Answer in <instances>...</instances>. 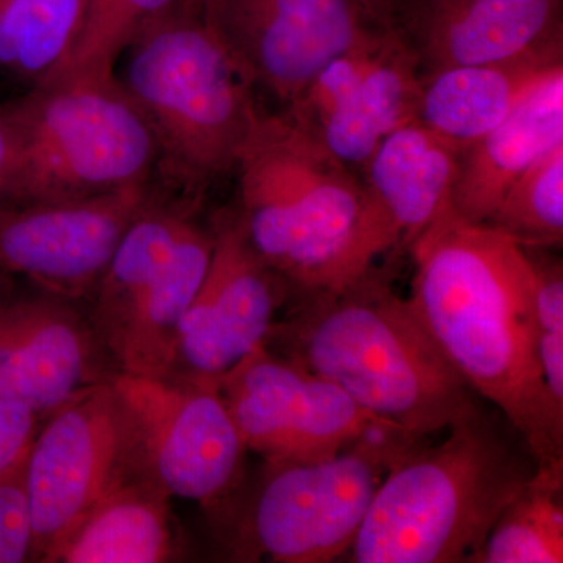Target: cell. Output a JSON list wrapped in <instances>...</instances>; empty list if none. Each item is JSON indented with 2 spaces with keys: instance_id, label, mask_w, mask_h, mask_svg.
Masks as SVG:
<instances>
[{
  "instance_id": "6da1fadb",
  "label": "cell",
  "mask_w": 563,
  "mask_h": 563,
  "mask_svg": "<svg viewBox=\"0 0 563 563\" xmlns=\"http://www.w3.org/2000/svg\"><path fill=\"white\" fill-rule=\"evenodd\" d=\"M409 250V301L444 357L520 432L537 462L561 461L563 420L548 398L537 357L523 246L462 220L450 206Z\"/></svg>"
},
{
  "instance_id": "7a4b0ae2",
  "label": "cell",
  "mask_w": 563,
  "mask_h": 563,
  "mask_svg": "<svg viewBox=\"0 0 563 563\" xmlns=\"http://www.w3.org/2000/svg\"><path fill=\"white\" fill-rule=\"evenodd\" d=\"M263 346L342 388L362 409L424 440L481 406L444 357L390 268L333 291L291 295Z\"/></svg>"
},
{
  "instance_id": "3957f363",
  "label": "cell",
  "mask_w": 563,
  "mask_h": 563,
  "mask_svg": "<svg viewBox=\"0 0 563 563\" xmlns=\"http://www.w3.org/2000/svg\"><path fill=\"white\" fill-rule=\"evenodd\" d=\"M235 169L244 232L291 295L340 290L401 244L362 177L284 113L261 114Z\"/></svg>"
},
{
  "instance_id": "277c9868",
  "label": "cell",
  "mask_w": 563,
  "mask_h": 563,
  "mask_svg": "<svg viewBox=\"0 0 563 563\" xmlns=\"http://www.w3.org/2000/svg\"><path fill=\"white\" fill-rule=\"evenodd\" d=\"M437 446L391 463L350 550L355 563L474 562L499 515L536 472L517 429L483 406Z\"/></svg>"
},
{
  "instance_id": "5b68a950",
  "label": "cell",
  "mask_w": 563,
  "mask_h": 563,
  "mask_svg": "<svg viewBox=\"0 0 563 563\" xmlns=\"http://www.w3.org/2000/svg\"><path fill=\"white\" fill-rule=\"evenodd\" d=\"M118 65L157 141L158 163L176 180L199 187L235 169L262 114L255 84L192 0L143 25Z\"/></svg>"
},
{
  "instance_id": "8992f818",
  "label": "cell",
  "mask_w": 563,
  "mask_h": 563,
  "mask_svg": "<svg viewBox=\"0 0 563 563\" xmlns=\"http://www.w3.org/2000/svg\"><path fill=\"white\" fill-rule=\"evenodd\" d=\"M3 109L10 169L2 209L146 184L157 168L154 133L117 74L52 79Z\"/></svg>"
},
{
  "instance_id": "52a82bcc",
  "label": "cell",
  "mask_w": 563,
  "mask_h": 563,
  "mask_svg": "<svg viewBox=\"0 0 563 563\" xmlns=\"http://www.w3.org/2000/svg\"><path fill=\"white\" fill-rule=\"evenodd\" d=\"M211 252L213 231L179 206L152 199L132 222L92 290L91 324L118 373L173 376L181 318Z\"/></svg>"
},
{
  "instance_id": "ba28073f",
  "label": "cell",
  "mask_w": 563,
  "mask_h": 563,
  "mask_svg": "<svg viewBox=\"0 0 563 563\" xmlns=\"http://www.w3.org/2000/svg\"><path fill=\"white\" fill-rule=\"evenodd\" d=\"M422 440L377 428L329 461L268 463L236 523L243 558L328 563L350 553L391 463Z\"/></svg>"
},
{
  "instance_id": "9c48e42d",
  "label": "cell",
  "mask_w": 563,
  "mask_h": 563,
  "mask_svg": "<svg viewBox=\"0 0 563 563\" xmlns=\"http://www.w3.org/2000/svg\"><path fill=\"white\" fill-rule=\"evenodd\" d=\"M143 473L135 426L113 380L85 388L46 415L25 463L33 562L54 563L88 515Z\"/></svg>"
},
{
  "instance_id": "30bf717a",
  "label": "cell",
  "mask_w": 563,
  "mask_h": 563,
  "mask_svg": "<svg viewBox=\"0 0 563 563\" xmlns=\"http://www.w3.org/2000/svg\"><path fill=\"white\" fill-rule=\"evenodd\" d=\"M111 380L131 412L144 473L169 496L231 523L247 448L217 380L125 373Z\"/></svg>"
},
{
  "instance_id": "8fae6325",
  "label": "cell",
  "mask_w": 563,
  "mask_h": 563,
  "mask_svg": "<svg viewBox=\"0 0 563 563\" xmlns=\"http://www.w3.org/2000/svg\"><path fill=\"white\" fill-rule=\"evenodd\" d=\"M217 383L247 451L268 463L329 461L374 429L396 428L366 412L342 388L265 346Z\"/></svg>"
},
{
  "instance_id": "7c38bea8",
  "label": "cell",
  "mask_w": 563,
  "mask_h": 563,
  "mask_svg": "<svg viewBox=\"0 0 563 563\" xmlns=\"http://www.w3.org/2000/svg\"><path fill=\"white\" fill-rule=\"evenodd\" d=\"M421 76L401 35L377 27L322 68L282 113L357 173L385 136L417 120Z\"/></svg>"
},
{
  "instance_id": "4fadbf2b",
  "label": "cell",
  "mask_w": 563,
  "mask_h": 563,
  "mask_svg": "<svg viewBox=\"0 0 563 563\" xmlns=\"http://www.w3.org/2000/svg\"><path fill=\"white\" fill-rule=\"evenodd\" d=\"M152 201L146 184L0 209V274L65 299L92 292L122 236Z\"/></svg>"
},
{
  "instance_id": "5bb4252c",
  "label": "cell",
  "mask_w": 563,
  "mask_h": 563,
  "mask_svg": "<svg viewBox=\"0 0 563 563\" xmlns=\"http://www.w3.org/2000/svg\"><path fill=\"white\" fill-rule=\"evenodd\" d=\"M206 277L177 335L174 374L220 379L266 342L290 288L252 246L236 210L214 220Z\"/></svg>"
},
{
  "instance_id": "9a60e30c",
  "label": "cell",
  "mask_w": 563,
  "mask_h": 563,
  "mask_svg": "<svg viewBox=\"0 0 563 563\" xmlns=\"http://www.w3.org/2000/svg\"><path fill=\"white\" fill-rule=\"evenodd\" d=\"M217 27L284 110L322 68L379 25L357 0H224Z\"/></svg>"
},
{
  "instance_id": "2e32d148",
  "label": "cell",
  "mask_w": 563,
  "mask_h": 563,
  "mask_svg": "<svg viewBox=\"0 0 563 563\" xmlns=\"http://www.w3.org/2000/svg\"><path fill=\"white\" fill-rule=\"evenodd\" d=\"M103 355L95 328L68 299L0 291V398L44 418L117 374L107 373Z\"/></svg>"
},
{
  "instance_id": "e0dca14e",
  "label": "cell",
  "mask_w": 563,
  "mask_h": 563,
  "mask_svg": "<svg viewBox=\"0 0 563 563\" xmlns=\"http://www.w3.org/2000/svg\"><path fill=\"white\" fill-rule=\"evenodd\" d=\"M396 32L421 74L563 52V0H415Z\"/></svg>"
},
{
  "instance_id": "ac0fdd59",
  "label": "cell",
  "mask_w": 563,
  "mask_h": 563,
  "mask_svg": "<svg viewBox=\"0 0 563 563\" xmlns=\"http://www.w3.org/2000/svg\"><path fill=\"white\" fill-rule=\"evenodd\" d=\"M563 144V66L544 76L517 109L490 132L463 147L451 209L485 224L518 177Z\"/></svg>"
},
{
  "instance_id": "d6986e66",
  "label": "cell",
  "mask_w": 563,
  "mask_h": 563,
  "mask_svg": "<svg viewBox=\"0 0 563 563\" xmlns=\"http://www.w3.org/2000/svg\"><path fill=\"white\" fill-rule=\"evenodd\" d=\"M462 150L413 120L385 136L362 166L366 190L401 236L399 247L409 250L451 206Z\"/></svg>"
},
{
  "instance_id": "ffe728a7",
  "label": "cell",
  "mask_w": 563,
  "mask_h": 563,
  "mask_svg": "<svg viewBox=\"0 0 563 563\" xmlns=\"http://www.w3.org/2000/svg\"><path fill=\"white\" fill-rule=\"evenodd\" d=\"M563 52L422 74L417 120L465 147L501 124L551 70Z\"/></svg>"
},
{
  "instance_id": "44dd1931",
  "label": "cell",
  "mask_w": 563,
  "mask_h": 563,
  "mask_svg": "<svg viewBox=\"0 0 563 563\" xmlns=\"http://www.w3.org/2000/svg\"><path fill=\"white\" fill-rule=\"evenodd\" d=\"M168 495L146 473L106 499L63 544L54 563H161L179 555Z\"/></svg>"
},
{
  "instance_id": "7402d4cb",
  "label": "cell",
  "mask_w": 563,
  "mask_h": 563,
  "mask_svg": "<svg viewBox=\"0 0 563 563\" xmlns=\"http://www.w3.org/2000/svg\"><path fill=\"white\" fill-rule=\"evenodd\" d=\"M88 3L0 0V84L22 95L49 80L73 51Z\"/></svg>"
},
{
  "instance_id": "603a6c76",
  "label": "cell",
  "mask_w": 563,
  "mask_h": 563,
  "mask_svg": "<svg viewBox=\"0 0 563 563\" xmlns=\"http://www.w3.org/2000/svg\"><path fill=\"white\" fill-rule=\"evenodd\" d=\"M474 562H563V459L537 465L493 525Z\"/></svg>"
},
{
  "instance_id": "cb8c5ba5",
  "label": "cell",
  "mask_w": 563,
  "mask_h": 563,
  "mask_svg": "<svg viewBox=\"0 0 563 563\" xmlns=\"http://www.w3.org/2000/svg\"><path fill=\"white\" fill-rule=\"evenodd\" d=\"M485 225L523 247L561 246L563 144L547 152L510 185Z\"/></svg>"
},
{
  "instance_id": "d4e9b609",
  "label": "cell",
  "mask_w": 563,
  "mask_h": 563,
  "mask_svg": "<svg viewBox=\"0 0 563 563\" xmlns=\"http://www.w3.org/2000/svg\"><path fill=\"white\" fill-rule=\"evenodd\" d=\"M176 3L177 0H90L73 51L49 80L114 76L118 60L133 36Z\"/></svg>"
},
{
  "instance_id": "484cf974",
  "label": "cell",
  "mask_w": 563,
  "mask_h": 563,
  "mask_svg": "<svg viewBox=\"0 0 563 563\" xmlns=\"http://www.w3.org/2000/svg\"><path fill=\"white\" fill-rule=\"evenodd\" d=\"M532 273L537 357L555 415L563 420V266L542 247H523Z\"/></svg>"
},
{
  "instance_id": "4316f807",
  "label": "cell",
  "mask_w": 563,
  "mask_h": 563,
  "mask_svg": "<svg viewBox=\"0 0 563 563\" xmlns=\"http://www.w3.org/2000/svg\"><path fill=\"white\" fill-rule=\"evenodd\" d=\"M29 448L18 461L0 470V563L33 562V526L25 485Z\"/></svg>"
},
{
  "instance_id": "83f0119b",
  "label": "cell",
  "mask_w": 563,
  "mask_h": 563,
  "mask_svg": "<svg viewBox=\"0 0 563 563\" xmlns=\"http://www.w3.org/2000/svg\"><path fill=\"white\" fill-rule=\"evenodd\" d=\"M41 420L29 407L0 398V470L27 451Z\"/></svg>"
},
{
  "instance_id": "f1b7e54d",
  "label": "cell",
  "mask_w": 563,
  "mask_h": 563,
  "mask_svg": "<svg viewBox=\"0 0 563 563\" xmlns=\"http://www.w3.org/2000/svg\"><path fill=\"white\" fill-rule=\"evenodd\" d=\"M366 16L383 29L396 31L399 21L415 0H357Z\"/></svg>"
},
{
  "instance_id": "f546056e",
  "label": "cell",
  "mask_w": 563,
  "mask_h": 563,
  "mask_svg": "<svg viewBox=\"0 0 563 563\" xmlns=\"http://www.w3.org/2000/svg\"><path fill=\"white\" fill-rule=\"evenodd\" d=\"M10 169V133L7 125L5 109L0 99V209L5 202L7 179H9Z\"/></svg>"
},
{
  "instance_id": "4dcf8cb0",
  "label": "cell",
  "mask_w": 563,
  "mask_h": 563,
  "mask_svg": "<svg viewBox=\"0 0 563 563\" xmlns=\"http://www.w3.org/2000/svg\"><path fill=\"white\" fill-rule=\"evenodd\" d=\"M198 5V9L202 11L203 16L217 25L218 16H220L224 0H192Z\"/></svg>"
},
{
  "instance_id": "1f68e13d",
  "label": "cell",
  "mask_w": 563,
  "mask_h": 563,
  "mask_svg": "<svg viewBox=\"0 0 563 563\" xmlns=\"http://www.w3.org/2000/svg\"><path fill=\"white\" fill-rule=\"evenodd\" d=\"M13 279L9 276H3V274H0V291L9 290L10 287H13V284H11Z\"/></svg>"
}]
</instances>
